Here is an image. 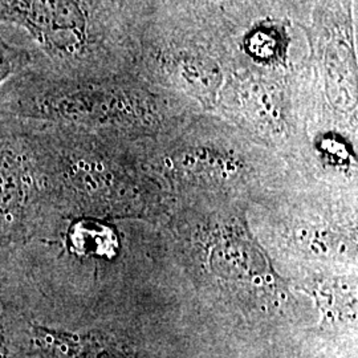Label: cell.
<instances>
[{
	"instance_id": "5",
	"label": "cell",
	"mask_w": 358,
	"mask_h": 358,
	"mask_svg": "<svg viewBox=\"0 0 358 358\" xmlns=\"http://www.w3.org/2000/svg\"><path fill=\"white\" fill-rule=\"evenodd\" d=\"M0 263H1V250H0Z\"/></svg>"
},
{
	"instance_id": "3",
	"label": "cell",
	"mask_w": 358,
	"mask_h": 358,
	"mask_svg": "<svg viewBox=\"0 0 358 358\" xmlns=\"http://www.w3.org/2000/svg\"><path fill=\"white\" fill-rule=\"evenodd\" d=\"M0 358H26L24 317L7 308H0Z\"/></svg>"
},
{
	"instance_id": "2",
	"label": "cell",
	"mask_w": 358,
	"mask_h": 358,
	"mask_svg": "<svg viewBox=\"0 0 358 358\" xmlns=\"http://www.w3.org/2000/svg\"><path fill=\"white\" fill-rule=\"evenodd\" d=\"M47 211L26 122L0 112V250L26 243Z\"/></svg>"
},
{
	"instance_id": "4",
	"label": "cell",
	"mask_w": 358,
	"mask_h": 358,
	"mask_svg": "<svg viewBox=\"0 0 358 358\" xmlns=\"http://www.w3.org/2000/svg\"><path fill=\"white\" fill-rule=\"evenodd\" d=\"M32 55L24 44H16L3 36L0 31V87L11 77L29 69Z\"/></svg>"
},
{
	"instance_id": "1",
	"label": "cell",
	"mask_w": 358,
	"mask_h": 358,
	"mask_svg": "<svg viewBox=\"0 0 358 358\" xmlns=\"http://www.w3.org/2000/svg\"><path fill=\"white\" fill-rule=\"evenodd\" d=\"M0 26L24 32L29 69L80 77L115 63L122 0H0Z\"/></svg>"
}]
</instances>
